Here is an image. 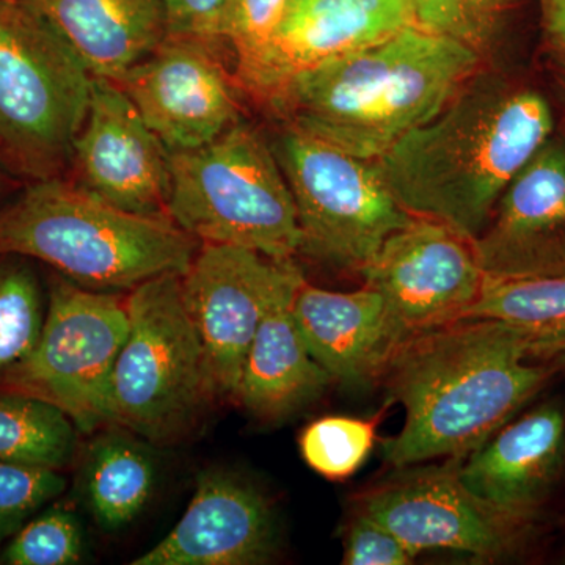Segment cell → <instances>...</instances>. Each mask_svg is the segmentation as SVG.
Returning a JSON list of instances; mask_svg holds the SVG:
<instances>
[{
	"label": "cell",
	"mask_w": 565,
	"mask_h": 565,
	"mask_svg": "<svg viewBox=\"0 0 565 565\" xmlns=\"http://www.w3.org/2000/svg\"><path fill=\"white\" fill-rule=\"evenodd\" d=\"M531 356L530 334L494 319L408 334L381 375L405 408L403 429L384 444L386 462L408 468L471 455L544 388L553 370Z\"/></svg>",
	"instance_id": "6da1fadb"
},
{
	"label": "cell",
	"mask_w": 565,
	"mask_h": 565,
	"mask_svg": "<svg viewBox=\"0 0 565 565\" xmlns=\"http://www.w3.org/2000/svg\"><path fill=\"white\" fill-rule=\"evenodd\" d=\"M553 134L555 114L544 93L479 70L377 163L405 211L473 243L505 188Z\"/></svg>",
	"instance_id": "7a4b0ae2"
},
{
	"label": "cell",
	"mask_w": 565,
	"mask_h": 565,
	"mask_svg": "<svg viewBox=\"0 0 565 565\" xmlns=\"http://www.w3.org/2000/svg\"><path fill=\"white\" fill-rule=\"evenodd\" d=\"M481 55L415 25L300 71L267 99L285 125L377 161L435 117L475 76Z\"/></svg>",
	"instance_id": "3957f363"
},
{
	"label": "cell",
	"mask_w": 565,
	"mask_h": 565,
	"mask_svg": "<svg viewBox=\"0 0 565 565\" xmlns=\"http://www.w3.org/2000/svg\"><path fill=\"white\" fill-rule=\"evenodd\" d=\"M200 247L169 215L120 210L62 177L29 182L0 207V253L47 264L93 291L182 275Z\"/></svg>",
	"instance_id": "277c9868"
},
{
	"label": "cell",
	"mask_w": 565,
	"mask_h": 565,
	"mask_svg": "<svg viewBox=\"0 0 565 565\" xmlns=\"http://www.w3.org/2000/svg\"><path fill=\"white\" fill-rule=\"evenodd\" d=\"M167 212L202 244L234 245L275 259L302 247L296 202L274 148L239 121L217 139L170 151Z\"/></svg>",
	"instance_id": "5b68a950"
},
{
	"label": "cell",
	"mask_w": 565,
	"mask_h": 565,
	"mask_svg": "<svg viewBox=\"0 0 565 565\" xmlns=\"http://www.w3.org/2000/svg\"><path fill=\"white\" fill-rule=\"evenodd\" d=\"M92 74L21 0H0V166L29 182L62 177L90 106Z\"/></svg>",
	"instance_id": "8992f818"
},
{
	"label": "cell",
	"mask_w": 565,
	"mask_h": 565,
	"mask_svg": "<svg viewBox=\"0 0 565 565\" xmlns=\"http://www.w3.org/2000/svg\"><path fill=\"white\" fill-rule=\"evenodd\" d=\"M129 333L111 377L114 424L150 444L177 440L212 401L181 274L141 282L126 297Z\"/></svg>",
	"instance_id": "52a82bcc"
},
{
	"label": "cell",
	"mask_w": 565,
	"mask_h": 565,
	"mask_svg": "<svg viewBox=\"0 0 565 565\" xmlns=\"http://www.w3.org/2000/svg\"><path fill=\"white\" fill-rule=\"evenodd\" d=\"M128 333L126 299L55 275L39 341L0 373V392L55 405L81 433L114 426L111 377Z\"/></svg>",
	"instance_id": "ba28073f"
},
{
	"label": "cell",
	"mask_w": 565,
	"mask_h": 565,
	"mask_svg": "<svg viewBox=\"0 0 565 565\" xmlns=\"http://www.w3.org/2000/svg\"><path fill=\"white\" fill-rule=\"evenodd\" d=\"M273 148L296 202L300 253L360 270L386 237L415 221L390 191L377 161L289 125Z\"/></svg>",
	"instance_id": "9c48e42d"
},
{
	"label": "cell",
	"mask_w": 565,
	"mask_h": 565,
	"mask_svg": "<svg viewBox=\"0 0 565 565\" xmlns=\"http://www.w3.org/2000/svg\"><path fill=\"white\" fill-rule=\"evenodd\" d=\"M305 280L292 259L234 245L202 244L181 275L212 399H233L256 330L270 307Z\"/></svg>",
	"instance_id": "30bf717a"
},
{
	"label": "cell",
	"mask_w": 565,
	"mask_h": 565,
	"mask_svg": "<svg viewBox=\"0 0 565 565\" xmlns=\"http://www.w3.org/2000/svg\"><path fill=\"white\" fill-rule=\"evenodd\" d=\"M460 460L379 486L360 498L359 511L392 531L415 557L426 550H452L481 561L503 559L522 545L533 523L478 500L460 481Z\"/></svg>",
	"instance_id": "8fae6325"
},
{
	"label": "cell",
	"mask_w": 565,
	"mask_h": 565,
	"mask_svg": "<svg viewBox=\"0 0 565 565\" xmlns=\"http://www.w3.org/2000/svg\"><path fill=\"white\" fill-rule=\"evenodd\" d=\"M360 273L405 338L463 319L486 280L470 241L423 217L386 237Z\"/></svg>",
	"instance_id": "7c38bea8"
},
{
	"label": "cell",
	"mask_w": 565,
	"mask_h": 565,
	"mask_svg": "<svg viewBox=\"0 0 565 565\" xmlns=\"http://www.w3.org/2000/svg\"><path fill=\"white\" fill-rule=\"evenodd\" d=\"M212 43L170 32L117 82L169 151L203 147L241 121L234 81Z\"/></svg>",
	"instance_id": "4fadbf2b"
},
{
	"label": "cell",
	"mask_w": 565,
	"mask_h": 565,
	"mask_svg": "<svg viewBox=\"0 0 565 565\" xmlns=\"http://www.w3.org/2000/svg\"><path fill=\"white\" fill-rule=\"evenodd\" d=\"M76 184L141 215H169L170 151L117 82L93 77L90 106L74 141Z\"/></svg>",
	"instance_id": "5bb4252c"
},
{
	"label": "cell",
	"mask_w": 565,
	"mask_h": 565,
	"mask_svg": "<svg viewBox=\"0 0 565 565\" xmlns=\"http://www.w3.org/2000/svg\"><path fill=\"white\" fill-rule=\"evenodd\" d=\"M486 277L565 273V140L553 134L516 173L471 243Z\"/></svg>",
	"instance_id": "9a60e30c"
},
{
	"label": "cell",
	"mask_w": 565,
	"mask_h": 565,
	"mask_svg": "<svg viewBox=\"0 0 565 565\" xmlns=\"http://www.w3.org/2000/svg\"><path fill=\"white\" fill-rule=\"evenodd\" d=\"M277 552L273 505L258 487L226 470L199 476L188 511L134 565H259Z\"/></svg>",
	"instance_id": "2e32d148"
},
{
	"label": "cell",
	"mask_w": 565,
	"mask_h": 565,
	"mask_svg": "<svg viewBox=\"0 0 565 565\" xmlns=\"http://www.w3.org/2000/svg\"><path fill=\"white\" fill-rule=\"evenodd\" d=\"M565 468V414L544 404L508 423L460 460L463 486L482 503L533 523Z\"/></svg>",
	"instance_id": "e0dca14e"
},
{
	"label": "cell",
	"mask_w": 565,
	"mask_h": 565,
	"mask_svg": "<svg viewBox=\"0 0 565 565\" xmlns=\"http://www.w3.org/2000/svg\"><path fill=\"white\" fill-rule=\"evenodd\" d=\"M412 25L404 0H292L247 93L267 103L300 71Z\"/></svg>",
	"instance_id": "ac0fdd59"
},
{
	"label": "cell",
	"mask_w": 565,
	"mask_h": 565,
	"mask_svg": "<svg viewBox=\"0 0 565 565\" xmlns=\"http://www.w3.org/2000/svg\"><path fill=\"white\" fill-rule=\"evenodd\" d=\"M292 315L308 351L334 382L366 386L381 381L390 355L404 340L384 297L364 285L338 292L300 282Z\"/></svg>",
	"instance_id": "d6986e66"
},
{
	"label": "cell",
	"mask_w": 565,
	"mask_h": 565,
	"mask_svg": "<svg viewBox=\"0 0 565 565\" xmlns=\"http://www.w3.org/2000/svg\"><path fill=\"white\" fill-rule=\"evenodd\" d=\"M77 55L92 77L118 82L170 33L163 0H21Z\"/></svg>",
	"instance_id": "ffe728a7"
},
{
	"label": "cell",
	"mask_w": 565,
	"mask_h": 565,
	"mask_svg": "<svg viewBox=\"0 0 565 565\" xmlns=\"http://www.w3.org/2000/svg\"><path fill=\"white\" fill-rule=\"evenodd\" d=\"M297 288L282 294L264 316L245 356L234 396L236 403L262 422H280L297 414L319 399L334 382L308 351L294 319Z\"/></svg>",
	"instance_id": "44dd1931"
},
{
	"label": "cell",
	"mask_w": 565,
	"mask_h": 565,
	"mask_svg": "<svg viewBox=\"0 0 565 565\" xmlns=\"http://www.w3.org/2000/svg\"><path fill=\"white\" fill-rule=\"evenodd\" d=\"M158 475L152 449L114 424L93 438L82 460V501L96 525L115 533L136 522L150 504Z\"/></svg>",
	"instance_id": "7402d4cb"
},
{
	"label": "cell",
	"mask_w": 565,
	"mask_h": 565,
	"mask_svg": "<svg viewBox=\"0 0 565 565\" xmlns=\"http://www.w3.org/2000/svg\"><path fill=\"white\" fill-rule=\"evenodd\" d=\"M465 318L494 319L514 326L530 334L535 356H561L565 352V273L486 277L478 300Z\"/></svg>",
	"instance_id": "603a6c76"
},
{
	"label": "cell",
	"mask_w": 565,
	"mask_h": 565,
	"mask_svg": "<svg viewBox=\"0 0 565 565\" xmlns=\"http://www.w3.org/2000/svg\"><path fill=\"white\" fill-rule=\"evenodd\" d=\"M77 430L55 405L28 394L0 392V462L62 471L76 455Z\"/></svg>",
	"instance_id": "cb8c5ba5"
},
{
	"label": "cell",
	"mask_w": 565,
	"mask_h": 565,
	"mask_svg": "<svg viewBox=\"0 0 565 565\" xmlns=\"http://www.w3.org/2000/svg\"><path fill=\"white\" fill-rule=\"evenodd\" d=\"M46 310L47 297L31 259L0 253V373L32 351Z\"/></svg>",
	"instance_id": "d4e9b609"
},
{
	"label": "cell",
	"mask_w": 565,
	"mask_h": 565,
	"mask_svg": "<svg viewBox=\"0 0 565 565\" xmlns=\"http://www.w3.org/2000/svg\"><path fill=\"white\" fill-rule=\"evenodd\" d=\"M412 25L489 54L515 0H404Z\"/></svg>",
	"instance_id": "484cf974"
},
{
	"label": "cell",
	"mask_w": 565,
	"mask_h": 565,
	"mask_svg": "<svg viewBox=\"0 0 565 565\" xmlns=\"http://www.w3.org/2000/svg\"><path fill=\"white\" fill-rule=\"evenodd\" d=\"M382 415L371 419L323 416L305 427L300 452L316 473L330 481L355 475L373 452Z\"/></svg>",
	"instance_id": "4316f807"
},
{
	"label": "cell",
	"mask_w": 565,
	"mask_h": 565,
	"mask_svg": "<svg viewBox=\"0 0 565 565\" xmlns=\"http://www.w3.org/2000/svg\"><path fill=\"white\" fill-rule=\"evenodd\" d=\"M85 553L84 530L77 515L54 504L33 516L10 539L0 555L9 565H73Z\"/></svg>",
	"instance_id": "83f0119b"
},
{
	"label": "cell",
	"mask_w": 565,
	"mask_h": 565,
	"mask_svg": "<svg viewBox=\"0 0 565 565\" xmlns=\"http://www.w3.org/2000/svg\"><path fill=\"white\" fill-rule=\"evenodd\" d=\"M292 0H228L221 40L232 44L236 55V82L250 87L262 68L275 32L280 28Z\"/></svg>",
	"instance_id": "f1b7e54d"
},
{
	"label": "cell",
	"mask_w": 565,
	"mask_h": 565,
	"mask_svg": "<svg viewBox=\"0 0 565 565\" xmlns=\"http://www.w3.org/2000/svg\"><path fill=\"white\" fill-rule=\"evenodd\" d=\"M65 489L58 470L0 462V546Z\"/></svg>",
	"instance_id": "f546056e"
},
{
	"label": "cell",
	"mask_w": 565,
	"mask_h": 565,
	"mask_svg": "<svg viewBox=\"0 0 565 565\" xmlns=\"http://www.w3.org/2000/svg\"><path fill=\"white\" fill-rule=\"evenodd\" d=\"M415 556L384 525L356 509L344 534L345 565H407Z\"/></svg>",
	"instance_id": "4dcf8cb0"
},
{
	"label": "cell",
	"mask_w": 565,
	"mask_h": 565,
	"mask_svg": "<svg viewBox=\"0 0 565 565\" xmlns=\"http://www.w3.org/2000/svg\"><path fill=\"white\" fill-rule=\"evenodd\" d=\"M163 3L169 14L170 32L221 40L228 0H163Z\"/></svg>",
	"instance_id": "1f68e13d"
},
{
	"label": "cell",
	"mask_w": 565,
	"mask_h": 565,
	"mask_svg": "<svg viewBox=\"0 0 565 565\" xmlns=\"http://www.w3.org/2000/svg\"><path fill=\"white\" fill-rule=\"evenodd\" d=\"M545 40L553 52L565 51V0H539Z\"/></svg>",
	"instance_id": "d6a6232c"
},
{
	"label": "cell",
	"mask_w": 565,
	"mask_h": 565,
	"mask_svg": "<svg viewBox=\"0 0 565 565\" xmlns=\"http://www.w3.org/2000/svg\"><path fill=\"white\" fill-rule=\"evenodd\" d=\"M555 54V66L557 79L561 82V87L565 93V51L563 52H553Z\"/></svg>",
	"instance_id": "836d02e7"
},
{
	"label": "cell",
	"mask_w": 565,
	"mask_h": 565,
	"mask_svg": "<svg viewBox=\"0 0 565 565\" xmlns=\"http://www.w3.org/2000/svg\"><path fill=\"white\" fill-rule=\"evenodd\" d=\"M561 359V362H563L565 364V352L563 353V355L559 356Z\"/></svg>",
	"instance_id": "e575fe53"
},
{
	"label": "cell",
	"mask_w": 565,
	"mask_h": 565,
	"mask_svg": "<svg viewBox=\"0 0 565 565\" xmlns=\"http://www.w3.org/2000/svg\"><path fill=\"white\" fill-rule=\"evenodd\" d=\"M0 191H2V181H0Z\"/></svg>",
	"instance_id": "d590c367"
}]
</instances>
